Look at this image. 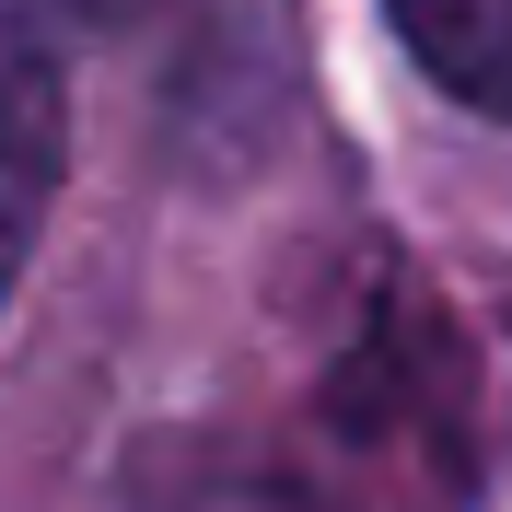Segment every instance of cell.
I'll return each instance as SVG.
<instances>
[{
  "label": "cell",
  "instance_id": "cell-2",
  "mask_svg": "<svg viewBox=\"0 0 512 512\" xmlns=\"http://www.w3.org/2000/svg\"><path fill=\"white\" fill-rule=\"evenodd\" d=\"M384 12L443 94H466L478 117H512V0H384Z\"/></svg>",
  "mask_w": 512,
  "mask_h": 512
},
{
  "label": "cell",
  "instance_id": "cell-3",
  "mask_svg": "<svg viewBox=\"0 0 512 512\" xmlns=\"http://www.w3.org/2000/svg\"><path fill=\"white\" fill-rule=\"evenodd\" d=\"M152 0H0V24H128Z\"/></svg>",
  "mask_w": 512,
  "mask_h": 512
},
{
  "label": "cell",
  "instance_id": "cell-1",
  "mask_svg": "<svg viewBox=\"0 0 512 512\" xmlns=\"http://www.w3.org/2000/svg\"><path fill=\"white\" fill-rule=\"evenodd\" d=\"M59 198V70L24 24H0V291Z\"/></svg>",
  "mask_w": 512,
  "mask_h": 512
}]
</instances>
